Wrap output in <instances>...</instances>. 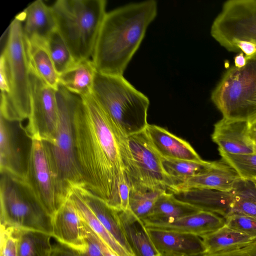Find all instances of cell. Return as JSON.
I'll list each match as a JSON object with an SVG mask.
<instances>
[{"mask_svg": "<svg viewBox=\"0 0 256 256\" xmlns=\"http://www.w3.org/2000/svg\"><path fill=\"white\" fill-rule=\"evenodd\" d=\"M73 126L76 156L84 186L121 211L120 187L126 181L120 144L122 131L92 94L76 96Z\"/></svg>", "mask_w": 256, "mask_h": 256, "instance_id": "6da1fadb", "label": "cell"}, {"mask_svg": "<svg viewBox=\"0 0 256 256\" xmlns=\"http://www.w3.org/2000/svg\"><path fill=\"white\" fill-rule=\"evenodd\" d=\"M157 12L154 0L130 3L106 12L92 56L96 70L123 76Z\"/></svg>", "mask_w": 256, "mask_h": 256, "instance_id": "7a4b0ae2", "label": "cell"}, {"mask_svg": "<svg viewBox=\"0 0 256 256\" xmlns=\"http://www.w3.org/2000/svg\"><path fill=\"white\" fill-rule=\"evenodd\" d=\"M92 94L112 122L126 136L144 130L148 125L150 100L123 76L96 70Z\"/></svg>", "mask_w": 256, "mask_h": 256, "instance_id": "3957f363", "label": "cell"}, {"mask_svg": "<svg viewBox=\"0 0 256 256\" xmlns=\"http://www.w3.org/2000/svg\"><path fill=\"white\" fill-rule=\"evenodd\" d=\"M106 6V0H58L51 6L57 30L76 62L92 56Z\"/></svg>", "mask_w": 256, "mask_h": 256, "instance_id": "277c9868", "label": "cell"}, {"mask_svg": "<svg viewBox=\"0 0 256 256\" xmlns=\"http://www.w3.org/2000/svg\"><path fill=\"white\" fill-rule=\"evenodd\" d=\"M22 22L17 15L8 27L0 54L6 72L8 92L0 94V116L11 121L28 119L30 110V68Z\"/></svg>", "mask_w": 256, "mask_h": 256, "instance_id": "5b68a950", "label": "cell"}, {"mask_svg": "<svg viewBox=\"0 0 256 256\" xmlns=\"http://www.w3.org/2000/svg\"><path fill=\"white\" fill-rule=\"evenodd\" d=\"M121 156L130 188L162 190L169 192L179 182L169 176L162 164V157L148 140L144 131L120 138Z\"/></svg>", "mask_w": 256, "mask_h": 256, "instance_id": "8992f818", "label": "cell"}, {"mask_svg": "<svg viewBox=\"0 0 256 256\" xmlns=\"http://www.w3.org/2000/svg\"><path fill=\"white\" fill-rule=\"evenodd\" d=\"M0 174V228L34 230L52 236V218L26 182L6 172Z\"/></svg>", "mask_w": 256, "mask_h": 256, "instance_id": "52a82bcc", "label": "cell"}, {"mask_svg": "<svg viewBox=\"0 0 256 256\" xmlns=\"http://www.w3.org/2000/svg\"><path fill=\"white\" fill-rule=\"evenodd\" d=\"M240 68H228L212 91L211 100L222 118L247 122L256 120V54Z\"/></svg>", "mask_w": 256, "mask_h": 256, "instance_id": "ba28073f", "label": "cell"}, {"mask_svg": "<svg viewBox=\"0 0 256 256\" xmlns=\"http://www.w3.org/2000/svg\"><path fill=\"white\" fill-rule=\"evenodd\" d=\"M56 96L58 124L55 141L49 144L60 192L66 200L72 188L84 186L76 156L73 126L74 106L78 95L60 84Z\"/></svg>", "mask_w": 256, "mask_h": 256, "instance_id": "9c48e42d", "label": "cell"}, {"mask_svg": "<svg viewBox=\"0 0 256 256\" xmlns=\"http://www.w3.org/2000/svg\"><path fill=\"white\" fill-rule=\"evenodd\" d=\"M52 218L66 200L60 192L49 142L32 140L24 180Z\"/></svg>", "mask_w": 256, "mask_h": 256, "instance_id": "30bf717a", "label": "cell"}, {"mask_svg": "<svg viewBox=\"0 0 256 256\" xmlns=\"http://www.w3.org/2000/svg\"><path fill=\"white\" fill-rule=\"evenodd\" d=\"M30 71V110L25 128L32 140L53 144L59 120L56 90Z\"/></svg>", "mask_w": 256, "mask_h": 256, "instance_id": "8fae6325", "label": "cell"}, {"mask_svg": "<svg viewBox=\"0 0 256 256\" xmlns=\"http://www.w3.org/2000/svg\"><path fill=\"white\" fill-rule=\"evenodd\" d=\"M210 33L222 47L235 40L256 42V0L224 2Z\"/></svg>", "mask_w": 256, "mask_h": 256, "instance_id": "7c38bea8", "label": "cell"}, {"mask_svg": "<svg viewBox=\"0 0 256 256\" xmlns=\"http://www.w3.org/2000/svg\"><path fill=\"white\" fill-rule=\"evenodd\" d=\"M32 143L22 122L0 118V172L24 180Z\"/></svg>", "mask_w": 256, "mask_h": 256, "instance_id": "4fadbf2b", "label": "cell"}, {"mask_svg": "<svg viewBox=\"0 0 256 256\" xmlns=\"http://www.w3.org/2000/svg\"><path fill=\"white\" fill-rule=\"evenodd\" d=\"M52 236L76 252L86 250L84 220L70 197L52 216Z\"/></svg>", "mask_w": 256, "mask_h": 256, "instance_id": "5bb4252c", "label": "cell"}, {"mask_svg": "<svg viewBox=\"0 0 256 256\" xmlns=\"http://www.w3.org/2000/svg\"><path fill=\"white\" fill-rule=\"evenodd\" d=\"M212 138L219 152L240 155L256 153L247 122L222 118L214 125Z\"/></svg>", "mask_w": 256, "mask_h": 256, "instance_id": "9a60e30c", "label": "cell"}, {"mask_svg": "<svg viewBox=\"0 0 256 256\" xmlns=\"http://www.w3.org/2000/svg\"><path fill=\"white\" fill-rule=\"evenodd\" d=\"M148 229L192 234L200 237L224 226V218L215 213L200 210L177 219L166 222L142 220Z\"/></svg>", "mask_w": 256, "mask_h": 256, "instance_id": "2e32d148", "label": "cell"}, {"mask_svg": "<svg viewBox=\"0 0 256 256\" xmlns=\"http://www.w3.org/2000/svg\"><path fill=\"white\" fill-rule=\"evenodd\" d=\"M147 229L156 250L164 256H202L204 251L202 238L196 235Z\"/></svg>", "mask_w": 256, "mask_h": 256, "instance_id": "e0dca14e", "label": "cell"}, {"mask_svg": "<svg viewBox=\"0 0 256 256\" xmlns=\"http://www.w3.org/2000/svg\"><path fill=\"white\" fill-rule=\"evenodd\" d=\"M148 140L163 158L200 161L202 159L191 145L166 130L148 124L144 130Z\"/></svg>", "mask_w": 256, "mask_h": 256, "instance_id": "ac0fdd59", "label": "cell"}, {"mask_svg": "<svg viewBox=\"0 0 256 256\" xmlns=\"http://www.w3.org/2000/svg\"><path fill=\"white\" fill-rule=\"evenodd\" d=\"M22 22L25 38H38L48 40L56 28V23L51 6L42 0H36L29 4L18 15Z\"/></svg>", "mask_w": 256, "mask_h": 256, "instance_id": "d6986e66", "label": "cell"}, {"mask_svg": "<svg viewBox=\"0 0 256 256\" xmlns=\"http://www.w3.org/2000/svg\"><path fill=\"white\" fill-rule=\"evenodd\" d=\"M241 179L233 168L221 160L216 167L208 172L190 178L176 185L171 193L192 188L231 192Z\"/></svg>", "mask_w": 256, "mask_h": 256, "instance_id": "ffe728a7", "label": "cell"}, {"mask_svg": "<svg viewBox=\"0 0 256 256\" xmlns=\"http://www.w3.org/2000/svg\"><path fill=\"white\" fill-rule=\"evenodd\" d=\"M172 194L181 201L200 210L215 213L224 218L230 214L234 200L232 190L222 192L206 188H192Z\"/></svg>", "mask_w": 256, "mask_h": 256, "instance_id": "44dd1931", "label": "cell"}, {"mask_svg": "<svg viewBox=\"0 0 256 256\" xmlns=\"http://www.w3.org/2000/svg\"><path fill=\"white\" fill-rule=\"evenodd\" d=\"M74 188L107 230L124 248L134 255L122 230L118 210L110 207L105 201L94 194L84 186Z\"/></svg>", "mask_w": 256, "mask_h": 256, "instance_id": "7402d4cb", "label": "cell"}, {"mask_svg": "<svg viewBox=\"0 0 256 256\" xmlns=\"http://www.w3.org/2000/svg\"><path fill=\"white\" fill-rule=\"evenodd\" d=\"M26 42L30 70L48 86L56 90L60 85L59 75L50 56L48 40L26 39Z\"/></svg>", "mask_w": 256, "mask_h": 256, "instance_id": "603a6c76", "label": "cell"}, {"mask_svg": "<svg viewBox=\"0 0 256 256\" xmlns=\"http://www.w3.org/2000/svg\"><path fill=\"white\" fill-rule=\"evenodd\" d=\"M118 216L123 232L135 256H160L142 220L130 209L118 211Z\"/></svg>", "mask_w": 256, "mask_h": 256, "instance_id": "cb8c5ba5", "label": "cell"}, {"mask_svg": "<svg viewBox=\"0 0 256 256\" xmlns=\"http://www.w3.org/2000/svg\"><path fill=\"white\" fill-rule=\"evenodd\" d=\"M96 68L92 60L76 62L59 76V84L70 92L84 96L92 93Z\"/></svg>", "mask_w": 256, "mask_h": 256, "instance_id": "d4e9b609", "label": "cell"}, {"mask_svg": "<svg viewBox=\"0 0 256 256\" xmlns=\"http://www.w3.org/2000/svg\"><path fill=\"white\" fill-rule=\"evenodd\" d=\"M200 238L204 248L203 254L235 249L256 240L255 238L226 226Z\"/></svg>", "mask_w": 256, "mask_h": 256, "instance_id": "484cf974", "label": "cell"}, {"mask_svg": "<svg viewBox=\"0 0 256 256\" xmlns=\"http://www.w3.org/2000/svg\"><path fill=\"white\" fill-rule=\"evenodd\" d=\"M69 197L74 204L83 220L114 252L119 256H135L124 248L107 230L74 187L71 189Z\"/></svg>", "mask_w": 256, "mask_h": 256, "instance_id": "4316f807", "label": "cell"}, {"mask_svg": "<svg viewBox=\"0 0 256 256\" xmlns=\"http://www.w3.org/2000/svg\"><path fill=\"white\" fill-rule=\"evenodd\" d=\"M200 210L196 206L178 200L172 193L165 192L158 198L148 216L143 220L170 221Z\"/></svg>", "mask_w": 256, "mask_h": 256, "instance_id": "83f0119b", "label": "cell"}, {"mask_svg": "<svg viewBox=\"0 0 256 256\" xmlns=\"http://www.w3.org/2000/svg\"><path fill=\"white\" fill-rule=\"evenodd\" d=\"M11 230L16 238L18 256H51V235L34 230Z\"/></svg>", "mask_w": 256, "mask_h": 256, "instance_id": "f1b7e54d", "label": "cell"}, {"mask_svg": "<svg viewBox=\"0 0 256 256\" xmlns=\"http://www.w3.org/2000/svg\"><path fill=\"white\" fill-rule=\"evenodd\" d=\"M166 172L179 184L194 176L204 174L216 167L218 162H208L202 160L192 161L162 158Z\"/></svg>", "mask_w": 256, "mask_h": 256, "instance_id": "f546056e", "label": "cell"}, {"mask_svg": "<svg viewBox=\"0 0 256 256\" xmlns=\"http://www.w3.org/2000/svg\"><path fill=\"white\" fill-rule=\"evenodd\" d=\"M232 192L234 200L230 214H240L256 218V188L252 181L242 178Z\"/></svg>", "mask_w": 256, "mask_h": 256, "instance_id": "4dcf8cb0", "label": "cell"}, {"mask_svg": "<svg viewBox=\"0 0 256 256\" xmlns=\"http://www.w3.org/2000/svg\"><path fill=\"white\" fill-rule=\"evenodd\" d=\"M165 192L162 190L130 188V210L140 219L146 218L158 198Z\"/></svg>", "mask_w": 256, "mask_h": 256, "instance_id": "1f68e13d", "label": "cell"}, {"mask_svg": "<svg viewBox=\"0 0 256 256\" xmlns=\"http://www.w3.org/2000/svg\"><path fill=\"white\" fill-rule=\"evenodd\" d=\"M48 46L55 68L59 76L76 63L70 48L57 30L48 38Z\"/></svg>", "mask_w": 256, "mask_h": 256, "instance_id": "d6a6232c", "label": "cell"}, {"mask_svg": "<svg viewBox=\"0 0 256 256\" xmlns=\"http://www.w3.org/2000/svg\"><path fill=\"white\" fill-rule=\"evenodd\" d=\"M222 160L233 168L242 178L256 177V153L250 154H230L219 152Z\"/></svg>", "mask_w": 256, "mask_h": 256, "instance_id": "836d02e7", "label": "cell"}, {"mask_svg": "<svg viewBox=\"0 0 256 256\" xmlns=\"http://www.w3.org/2000/svg\"><path fill=\"white\" fill-rule=\"evenodd\" d=\"M224 226L256 238V218L233 214L224 218Z\"/></svg>", "mask_w": 256, "mask_h": 256, "instance_id": "e575fe53", "label": "cell"}, {"mask_svg": "<svg viewBox=\"0 0 256 256\" xmlns=\"http://www.w3.org/2000/svg\"><path fill=\"white\" fill-rule=\"evenodd\" d=\"M0 256H18L17 240L10 229L0 228Z\"/></svg>", "mask_w": 256, "mask_h": 256, "instance_id": "d590c367", "label": "cell"}, {"mask_svg": "<svg viewBox=\"0 0 256 256\" xmlns=\"http://www.w3.org/2000/svg\"><path fill=\"white\" fill-rule=\"evenodd\" d=\"M84 230L86 248L82 252H76L78 256H104L93 237L92 229L84 221Z\"/></svg>", "mask_w": 256, "mask_h": 256, "instance_id": "8d00e7d4", "label": "cell"}, {"mask_svg": "<svg viewBox=\"0 0 256 256\" xmlns=\"http://www.w3.org/2000/svg\"><path fill=\"white\" fill-rule=\"evenodd\" d=\"M202 256H256V240L242 247Z\"/></svg>", "mask_w": 256, "mask_h": 256, "instance_id": "74e56055", "label": "cell"}, {"mask_svg": "<svg viewBox=\"0 0 256 256\" xmlns=\"http://www.w3.org/2000/svg\"><path fill=\"white\" fill-rule=\"evenodd\" d=\"M51 256H78L76 251L70 248L57 242L52 245Z\"/></svg>", "mask_w": 256, "mask_h": 256, "instance_id": "f35d334b", "label": "cell"}, {"mask_svg": "<svg viewBox=\"0 0 256 256\" xmlns=\"http://www.w3.org/2000/svg\"><path fill=\"white\" fill-rule=\"evenodd\" d=\"M93 237L104 256H119L92 230Z\"/></svg>", "mask_w": 256, "mask_h": 256, "instance_id": "ab89813d", "label": "cell"}, {"mask_svg": "<svg viewBox=\"0 0 256 256\" xmlns=\"http://www.w3.org/2000/svg\"><path fill=\"white\" fill-rule=\"evenodd\" d=\"M234 66L238 68L244 66L246 63V58L244 53L240 52L234 58Z\"/></svg>", "mask_w": 256, "mask_h": 256, "instance_id": "60d3db41", "label": "cell"}, {"mask_svg": "<svg viewBox=\"0 0 256 256\" xmlns=\"http://www.w3.org/2000/svg\"><path fill=\"white\" fill-rule=\"evenodd\" d=\"M249 136L252 140L256 142V120L248 123Z\"/></svg>", "mask_w": 256, "mask_h": 256, "instance_id": "b9f144b4", "label": "cell"}, {"mask_svg": "<svg viewBox=\"0 0 256 256\" xmlns=\"http://www.w3.org/2000/svg\"><path fill=\"white\" fill-rule=\"evenodd\" d=\"M250 180H251L252 181V182H253V184H254V186L256 188V178H251Z\"/></svg>", "mask_w": 256, "mask_h": 256, "instance_id": "7bdbcfd3", "label": "cell"}, {"mask_svg": "<svg viewBox=\"0 0 256 256\" xmlns=\"http://www.w3.org/2000/svg\"><path fill=\"white\" fill-rule=\"evenodd\" d=\"M254 146H255V149H256V142L254 143Z\"/></svg>", "mask_w": 256, "mask_h": 256, "instance_id": "ee69618b", "label": "cell"}, {"mask_svg": "<svg viewBox=\"0 0 256 256\" xmlns=\"http://www.w3.org/2000/svg\"></svg>", "mask_w": 256, "mask_h": 256, "instance_id": "f6af8a7d", "label": "cell"}]
</instances>
